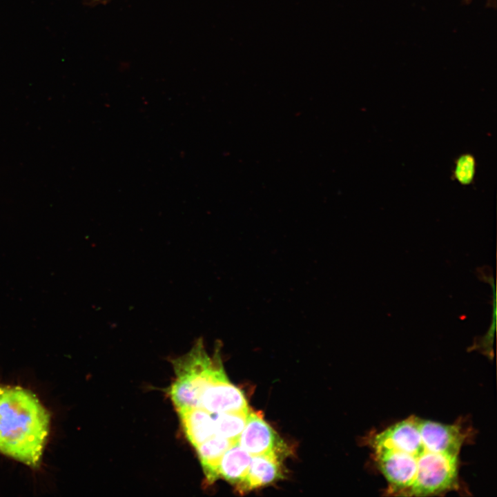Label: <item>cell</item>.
<instances>
[{
	"instance_id": "obj_13",
	"label": "cell",
	"mask_w": 497,
	"mask_h": 497,
	"mask_svg": "<svg viewBox=\"0 0 497 497\" xmlns=\"http://www.w3.org/2000/svg\"><path fill=\"white\" fill-rule=\"evenodd\" d=\"M95 1H99V0H95Z\"/></svg>"
},
{
	"instance_id": "obj_6",
	"label": "cell",
	"mask_w": 497,
	"mask_h": 497,
	"mask_svg": "<svg viewBox=\"0 0 497 497\" xmlns=\"http://www.w3.org/2000/svg\"><path fill=\"white\" fill-rule=\"evenodd\" d=\"M282 460L275 454L252 456L245 478L236 486L237 491L243 494L282 478Z\"/></svg>"
},
{
	"instance_id": "obj_11",
	"label": "cell",
	"mask_w": 497,
	"mask_h": 497,
	"mask_svg": "<svg viewBox=\"0 0 497 497\" xmlns=\"http://www.w3.org/2000/svg\"><path fill=\"white\" fill-rule=\"evenodd\" d=\"M475 171L474 158L468 155H463L458 159L455 177L462 184H469L472 180Z\"/></svg>"
},
{
	"instance_id": "obj_5",
	"label": "cell",
	"mask_w": 497,
	"mask_h": 497,
	"mask_svg": "<svg viewBox=\"0 0 497 497\" xmlns=\"http://www.w3.org/2000/svg\"><path fill=\"white\" fill-rule=\"evenodd\" d=\"M200 408L213 414L249 409L244 393L230 382L224 368L203 391Z\"/></svg>"
},
{
	"instance_id": "obj_4",
	"label": "cell",
	"mask_w": 497,
	"mask_h": 497,
	"mask_svg": "<svg viewBox=\"0 0 497 497\" xmlns=\"http://www.w3.org/2000/svg\"><path fill=\"white\" fill-rule=\"evenodd\" d=\"M238 443L252 456L275 454L283 459L289 454L287 445L264 420L262 414L252 409H249Z\"/></svg>"
},
{
	"instance_id": "obj_8",
	"label": "cell",
	"mask_w": 497,
	"mask_h": 497,
	"mask_svg": "<svg viewBox=\"0 0 497 497\" xmlns=\"http://www.w3.org/2000/svg\"><path fill=\"white\" fill-rule=\"evenodd\" d=\"M237 442L238 440L214 435L195 448L206 480L208 484H213L220 478V460L225 451Z\"/></svg>"
},
{
	"instance_id": "obj_1",
	"label": "cell",
	"mask_w": 497,
	"mask_h": 497,
	"mask_svg": "<svg viewBox=\"0 0 497 497\" xmlns=\"http://www.w3.org/2000/svg\"><path fill=\"white\" fill-rule=\"evenodd\" d=\"M465 439L458 425L415 416L374 435L373 459L393 496H429L458 489L459 454Z\"/></svg>"
},
{
	"instance_id": "obj_10",
	"label": "cell",
	"mask_w": 497,
	"mask_h": 497,
	"mask_svg": "<svg viewBox=\"0 0 497 497\" xmlns=\"http://www.w3.org/2000/svg\"><path fill=\"white\" fill-rule=\"evenodd\" d=\"M249 409L213 414L215 434L228 439L238 440L246 425Z\"/></svg>"
},
{
	"instance_id": "obj_12",
	"label": "cell",
	"mask_w": 497,
	"mask_h": 497,
	"mask_svg": "<svg viewBox=\"0 0 497 497\" xmlns=\"http://www.w3.org/2000/svg\"><path fill=\"white\" fill-rule=\"evenodd\" d=\"M471 0H464L465 3L468 4L471 2Z\"/></svg>"
},
{
	"instance_id": "obj_2",
	"label": "cell",
	"mask_w": 497,
	"mask_h": 497,
	"mask_svg": "<svg viewBox=\"0 0 497 497\" xmlns=\"http://www.w3.org/2000/svg\"><path fill=\"white\" fill-rule=\"evenodd\" d=\"M49 414L30 391L0 387V452L37 467L49 431Z\"/></svg>"
},
{
	"instance_id": "obj_9",
	"label": "cell",
	"mask_w": 497,
	"mask_h": 497,
	"mask_svg": "<svg viewBox=\"0 0 497 497\" xmlns=\"http://www.w3.org/2000/svg\"><path fill=\"white\" fill-rule=\"evenodd\" d=\"M252 456L237 442L223 454L219 465L220 478L238 485L245 478Z\"/></svg>"
},
{
	"instance_id": "obj_3",
	"label": "cell",
	"mask_w": 497,
	"mask_h": 497,
	"mask_svg": "<svg viewBox=\"0 0 497 497\" xmlns=\"http://www.w3.org/2000/svg\"><path fill=\"white\" fill-rule=\"evenodd\" d=\"M170 361L175 379L168 393L176 410L200 408L203 391L223 368L220 347L211 358L199 338L188 353Z\"/></svg>"
},
{
	"instance_id": "obj_7",
	"label": "cell",
	"mask_w": 497,
	"mask_h": 497,
	"mask_svg": "<svg viewBox=\"0 0 497 497\" xmlns=\"http://www.w3.org/2000/svg\"><path fill=\"white\" fill-rule=\"evenodd\" d=\"M177 411L184 432L195 448L215 435L213 413L202 408L183 409Z\"/></svg>"
}]
</instances>
